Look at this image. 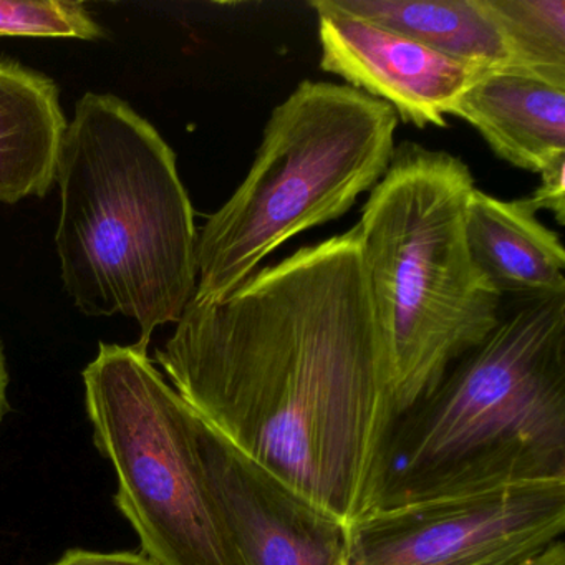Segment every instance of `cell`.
I'll use <instances>...</instances> for the list:
<instances>
[{
  "label": "cell",
  "mask_w": 565,
  "mask_h": 565,
  "mask_svg": "<svg viewBox=\"0 0 565 565\" xmlns=\"http://www.w3.org/2000/svg\"><path fill=\"white\" fill-rule=\"evenodd\" d=\"M154 359L207 428L349 539L382 504L399 415L359 227L191 300Z\"/></svg>",
  "instance_id": "1"
},
{
  "label": "cell",
  "mask_w": 565,
  "mask_h": 565,
  "mask_svg": "<svg viewBox=\"0 0 565 565\" xmlns=\"http://www.w3.org/2000/svg\"><path fill=\"white\" fill-rule=\"evenodd\" d=\"M55 247L65 292L87 317L135 320L148 350L198 287L194 210L177 154L127 102L88 92L65 131Z\"/></svg>",
  "instance_id": "2"
},
{
  "label": "cell",
  "mask_w": 565,
  "mask_h": 565,
  "mask_svg": "<svg viewBox=\"0 0 565 565\" xmlns=\"http://www.w3.org/2000/svg\"><path fill=\"white\" fill-rule=\"evenodd\" d=\"M565 478V296L521 303L393 429L383 502Z\"/></svg>",
  "instance_id": "3"
},
{
  "label": "cell",
  "mask_w": 565,
  "mask_h": 565,
  "mask_svg": "<svg viewBox=\"0 0 565 565\" xmlns=\"http://www.w3.org/2000/svg\"><path fill=\"white\" fill-rule=\"evenodd\" d=\"M475 178L461 158L405 141L356 224L398 415L501 320L502 299L476 269L465 217Z\"/></svg>",
  "instance_id": "4"
},
{
  "label": "cell",
  "mask_w": 565,
  "mask_h": 565,
  "mask_svg": "<svg viewBox=\"0 0 565 565\" xmlns=\"http://www.w3.org/2000/svg\"><path fill=\"white\" fill-rule=\"evenodd\" d=\"M398 121L350 85L300 82L270 111L236 193L198 234L193 300L221 302L287 241L345 216L385 177Z\"/></svg>",
  "instance_id": "5"
},
{
  "label": "cell",
  "mask_w": 565,
  "mask_h": 565,
  "mask_svg": "<svg viewBox=\"0 0 565 565\" xmlns=\"http://www.w3.org/2000/svg\"><path fill=\"white\" fill-rule=\"evenodd\" d=\"M115 504L158 565H249L211 489L200 418L137 345L100 343L82 373Z\"/></svg>",
  "instance_id": "6"
},
{
  "label": "cell",
  "mask_w": 565,
  "mask_h": 565,
  "mask_svg": "<svg viewBox=\"0 0 565 565\" xmlns=\"http://www.w3.org/2000/svg\"><path fill=\"white\" fill-rule=\"evenodd\" d=\"M565 532V478L383 502L350 532L349 565H531Z\"/></svg>",
  "instance_id": "7"
},
{
  "label": "cell",
  "mask_w": 565,
  "mask_h": 565,
  "mask_svg": "<svg viewBox=\"0 0 565 565\" xmlns=\"http://www.w3.org/2000/svg\"><path fill=\"white\" fill-rule=\"evenodd\" d=\"M320 68L350 87L388 104L418 128L446 127V117L481 75L388 29L316 0Z\"/></svg>",
  "instance_id": "8"
},
{
  "label": "cell",
  "mask_w": 565,
  "mask_h": 565,
  "mask_svg": "<svg viewBox=\"0 0 565 565\" xmlns=\"http://www.w3.org/2000/svg\"><path fill=\"white\" fill-rule=\"evenodd\" d=\"M211 489L249 565H349V532L257 471L200 419Z\"/></svg>",
  "instance_id": "9"
},
{
  "label": "cell",
  "mask_w": 565,
  "mask_h": 565,
  "mask_svg": "<svg viewBox=\"0 0 565 565\" xmlns=\"http://www.w3.org/2000/svg\"><path fill=\"white\" fill-rule=\"evenodd\" d=\"M524 200L504 201L476 188L465 233L476 269L501 299L529 303L565 296V250L557 233Z\"/></svg>",
  "instance_id": "10"
},
{
  "label": "cell",
  "mask_w": 565,
  "mask_h": 565,
  "mask_svg": "<svg viewBox=\"0 0 565 565\" xmlns=\"http://www.w3.org/2000/svg\"><path fill=\"white\" fill-rule=\"evenodd\" d=\"M471 125L495 157L539 174L565 158V88L505 71L481 75L455 115Z\"/></svg>",
  "instance_id": "11"
},
{
  "label": "cell",
  "mask_w": 565,
  "mask_h": 565,
  "mask_svg": "<svg viewBox=\"0 0 565 565\" xmlns=\"http://www.w3.org/2000/svg\"><path fill=\"white\" fill-rule=\"evenodd\" d=\"M67 127L57 84L0 58V203L47 196Z\"/></svg>",
  "instance_id": "12"
},
{
  "label": "cell",
  "mask_w": 565,
  "mask_h": 565,
  "mask_svg": "<svg viewBox=\"0 0 565 565\" xmlns=\"http://www.w3.org/2000/svg\"><path fill=\"white\" fill-rule=\"evenodd\" d=\"M333 8L412 39L476 74L512 71L486 0H330Z\"/></svg>",
  "instance_id": "13"
},
{
  "label": "cell",
  "mask_w": 565,
  "mask_h": 565,
  "mask_svg": "<svg viewBox=\"0 0 565 565\" xmlns=\"http://www.w3.org/2000/svg\"><path fill=\"white\" fill-rule=\"evenodd\" d=\"M512 57V72L565 88V0H486Z\"/></svg>",
  "instance_id": "14"
},
{
  "label": "cell",
  "mask_w": 565,
  "mask_h": 565,
  "mask_svg": "<svg viewBox=\"0 0 565 565\" xmlns=\"http://www.w3.org/2000/svg\"><path fill=\"white\" fill-rule=\"evenodd\" d=\"M0 38L100 41L104 29L81 2L0 0Z\"/></svg>",
  "instance_id": "15"
},
{
  "label": "cell",
  "mask_w": 565,
  "mask_h": 565,
  "mask_svg": "<svg viewBox=\"0 0 565 565\" xmlns=\"http://www.w3.org/2000/svg\"><path fill=\"white\" fill-rule=\"evenodd\" d=\"M541 184L527 198L535 211H551L561 226L565 224V158L539 173Z\"/></svg>",
  "instance_id": "16"
},
{
  "label": "cell",
  "mask_w": 565,
  "mask_h": 565,
  "mask_svg": "<svg viewBox=\"0 0 565 565\" xmlns=\"http://www.w3.org/2000/svg\"><path fill=\"white\" fill-rule=\"evenodd\" d=\"M52 565H158L143 552H95L72 548Z\"/></svg>",
  "instance_id": "17"
},
{
  "label": "cell",
  "mask_w": 565,
  "mask_h": 565,
  "mask_svg": "<svg viewBox=\"0 0 565 565\" xmlns=\"http://www.w3.org/2000/svg\"><path fill=\"white\" fill-rule=\"evenodd\" d=\"M9 370L8 360H6L4 345L0 340V423L4 422L6 416L11 413V403L8 398Z\"/></svg>",
  "instance_id": "18"
},
{
  "label": "cell",
  "mask_w": 565,
  "mask_h": 565,
  "mask_svg": "<svg viewBox=\"0 0 565 565\" xmlns=\"http://www.w3.org/2000/svg\"><path fill=\"white\" fill-rule=\"evenodd\" d=\"M531 565H565V544L562 541L552 544L544 554L539 555Z\"/></svg>",
  "instance_id": "19"
}]
</instances>
